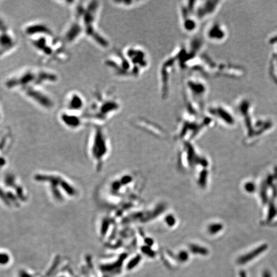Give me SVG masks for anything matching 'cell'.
<instances>
[{"instance_id":"obj_1","label":"cell","mask_w":277,"mask_h":277,"mask_svg":"<svg viewBox=\"0 0 277 277\" xmlns=\"http://www.w3.org/2000/svg\"><path fill=\"white\" fill-rule=\"evenodd\" d=\"M119 98L112 89H95L87 103L83 116L87 122L103 125L121 110Z\"/></svg>"},{"instance_id":"obj_2","label":"cell","mask_w":277,"mask_h":277,"mask_svg":"<svg viewBox=\"0 0 277 277\" xmlns=\"http://www.w3.org/2000/svg\"><path fill=\"white\" fill-rule=\"evenodd\" d=\"M72 8L73 14L78 17L83 26L85 37L101 50L110 47V41L98 26L102 5L101 2H76Z\"/></svg>"},{"instance_id":"obj_3","label":"cell","mask_w":277,"mask_h":277,"mask_svg":"<svg viewBox=\"0 0 277 277\" xmlns=\"http://www.w3.org/2000/svg\"><path fill=\"white\" fill-rule=\"evenodd\" d=\"M59 80V76L52 69L46 67H26L10 74L3 80L5 89L12 92L30 87L51 86Z\"/></svg>"},{"instance_id":"obj_4","label":"cell","mask_w":277,"mask_h":277,"mask_svg":"<svg viewBox=\"0 0 277 277\" xmlns=\"http://www.w3.org/2000/svg\"><path fill=\"white\" fill-rule=\"evenodd\" d=\"M28 40L44 64L66 62L69 58L67 45L54 32L31 37Z\"/></svg>"},{"instance_id":"obj_5","label":"cell","mask_w":277,"mask_h":277,"mask_svg":"<svg viewBox=\"0 0 277 277\" xmlns=\"http://www.w3.org/2000/svg\"><path fill=\"white\" fill-rule=\"evenodd\" d=\"M209 87L202 76L191 75L185 80L183 94L186 110L196 114L205 112Z\"/></svg>"},{"instance_id":"obj_6","label":"cell","mask_w":277,"mask_h":277,"mask_svg":"<svg viewBox=\"0 0 277 277\" xmlns=\"http://www.w3.org/2000/svg\"><path fill=\"white\" fill-rule=\"evenodd\" d=\"M122 51L132 67L136 78L148 70L151 65V57L149 52L143 46L131 44L122 49Z\"/></svg>"},{"instance_id":"obj_7","label":"cell","mask_w":277,"mask_h":277,"mask_svg":"<svg viewBox=\"0 0 277 277\" xmlns=\"http://www.w3.org/2000/svg\"><path fill=\"white\" fill-rule=\"evenodd\" d=\"M104 64L112 74L122 80L136 78L133 69L122 50H114L106 55Z\"/></svg>"},{"instance_id":"obj_8","label":"cell","mask_w":277,"mask_h":277,"mask_svg":"<svg viewBox=\"0 0 277 277\" xmlns=\"http://www.w3.org/2000/svg\"><path fill=\"white\" fill-rule=\"evenodd\" d=\"M88 139V151L92 159H102L109 149V141L103 125H92Z\"/></svg>"},{"instance_id":"obj_9","label":"cell","mask_w":277,"mask_h":277,"mask_svg":"<svg viewBox=\"0 0 277 277\" xmlns=\"http://www.w3.org/2000/svg\"><path fill=\"white\" fill-rule=\"evenodd\" d=\"M19 93L28 101L44 111H51L55 108V102L44 87L27 88L21 90Z\"/></svg>"},{"instance_id":"obj_10","label":"cell","mask_w":277,"mask_h":277,"mask_svg":"<svg viewBox=\"0 0 277 277\" xmlns=\"http://www.w3.org/2000/svg\"><path fill=\"white\" fill-rule=\"evenodd\" d=\"M193 5L194 1H183L179 5L180 26L184 32L190 35L195 34L201 24L195 15Z\"/></svg>"},{"instance_id":"obj_11","label":"cell","mask_w":277,"mask_h":277,"mask_svg":"<svg viewBox=\"0 0 277 277\" xmlns=\"http://www.w3.org/2000/svg\"><path fill=\"white\" fill-rule=\"evenodd\" d=\"M222 3L215 0L194 1L193 10L196 19L200 23L209 19L217 13Z\"/></svg>"},{"instance_id":"obj_12","label":"cell","mask_w":277,"mask_h":277,"mask_svg":"<svg viewBox=\"0 0 277 277\" xmlns=\"http://www.w3.org/2000/svg\"><path fill=\"white\" fill-rule=\"evenodd\" d=\"M85 35L82 22L78 17L73 14L71 20L64 31L62 39L68 46L76 44Z\"/></svg>"},{"instance_id":"obj_13","label":"cell","mask_w":277,"mask_h":277,"mask_svg":"<svg viewBox=\"0 0 277 277\" xmlns=\"http://www.w3.org/2000/svg\"><path fill=\"white\" fill-rule=\"evenodd\" d=\"M18 41L9 26L0 29V58L9 55L16 50Z\"/></svg>"},{"instance_id":"obj_14","label":"cell","mask_w":277,"mask_h":277,"mask_svg":"<svg viewBox=\"0 0 277 277\" xmlns=\"http://www.w3.org/2000/svg\"><path fill=\"white\" fill-rule=\"evenodd\" d=\"M58 118L60 122L64 127L73 131L82 129L87 123L83 114L74 113L64 109L60 111Z\"/></svg>"},{"instance_id":"obj_15","label":"cell","mask_w":277,"mask_h":277,"mask_svg":"<svg viewBox=\"0 0 277 277\" xmlns=\"http://www.w3.org/2000/svg\"><path fill=\"white\" fill-rule=\"evenodd\" d=\"M203 37L205 41L215 44L221 43L227 37V30L219 21L210 22L204 29Z\"/></svg>"},{"instance_id":"obj_16","label":"cell","mask_w":277,"mask_h":277,"mask_svg":"<svg viewBox=\"0 0 277 277\" xmlns=\"http://www.w3.org/2000/svg\"><path fill=\"white\" fill-rule=\"evenodd\" d=\"M87 105L86 99L81 92L71 90L66 94L64 98L63 109L74 113L83 114Z\"/></svg>"},{"instance_id":"obj_17","label":"cell","mask_w":277,"mask_h":277,"mask_svg":"<svg viewBox=\"0 0 277 277\" xmlns=\"http://www.w3.org/2000/svg\"><path fill=\"white\" fill-rule=\"evenodd\" d=\"M205 113L214 122H223V124H232V115L230 114L227 107L222 104L215 103L207 105Z\"/></svg>"},{"instance_id":"obj_18","label":"cell","mask_w":277,"mask_h":277,"mask_svg":"<svg viewBox=\"0 0 277 277\" xmlns=\"http://www.w3.org/2000/svg\"><path fill=\"white\" fill-rule=\"evenodd\" d=\"M147 2L144 1H132V0H128V1H112L111 3L114 6H117L120 9H133L136 7L139 6L140 5H142L144 3H146Z\"/></svg>"},{"instance_id":"obj_19","label":"cell","mask_w":277,"mask_h":277,"mask_svg":"<svg viewBox=\"0 0 277 277\" xmlns=\"http://www.w3.org/2000/svg\"><path fill=\"white\" fill-rule=\"evenodd\" d=\"M10 259L9 255L6 252L0 251V264H6Z\"/></svg>"},{"instance_id":"obj_20","label":"cell","mask_w":277,"mask_h":277,"mask_svg":"<svg viewBox=\"0 0 277 277\" xmlns=\"http://www.w3.org/2000/svg\"><path fill=\"white\" fill-rule=\"evenodd\" d=\"M8 26H9V25H8L7 22L5 21V19L3 17H2L1 15H0V29L6 27Z\"/></svg>"},{"instance_id":"obj_21","label":"cell","mask_w":277,"mask_h":277,"mask_svg":"<svg viewBox=\"0 0 277 277\" xmlns=\"http://www.w3.org/2000/svg\"><path fill=\"white\" fill-rule=\"evenodd\" d=\"M3 117V110H2V108L1 106V104H0V122L2 121V119Z\"/></svg>"},{"instance_id":"obj_22","label":"cell","mask_w":277,"mask_h":277,"mask_svg":"<svg viewBox=\"0 0 277 277\" xmlns=\"http://www.w3.org/2000/svg\"><path fill=\"white\" fill-rule=\"evenodd\" d=\"M264 277H270V275L269 274V273H265L264 274Z\"/></svg>"}]
</instances>
